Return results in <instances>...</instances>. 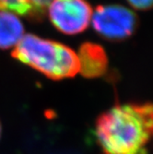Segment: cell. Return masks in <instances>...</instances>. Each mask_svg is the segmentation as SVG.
<instances>
[{
	"mask_svg": "<svg viewBox=\"0 0 153 154\" xmlns=\"http://www.w3.org/2000/svg\"><path fill=\"white\" fill-rule=\"evenodd\" d=\"M0 135H1V125H0Z\"/></svg>",
	"mask_w": 153,
	"mask_h": 154,
	"instance_id": "9c48e42d",
	"label": "cell"
},
{
	"mask_svg": "<svg viewBox=\"0 0 153 154\" xmlns=\"http://www.w3.org/2000/svg\"><path fill=\"white\" fill-rule=\"evenodd\" d=\"M127 2L139 10H148L153 8V0H127Z\"/></svg>",
	"mask_w": 153,
	"mask_h": 154,
	"instance_id": "ba28073f",
	"label": "cell"
},
{
	"mask_svg": "<svg viewBox=\"0 0 153 154\" xmlns=\"http://www.w3.org/2000/svg\"><path fill=\"white\" fill-rule=\"evenodd\" d=\"M49 18L61 32L74 35L84 32L92 17V9L86 0H52Z\"/></svg>",
	"mask_w": 153,
	"mask_h": 154,
	"instance_id": "277c9868",
	"label": "cell"
},
{
	"mask_svg": "<svg viewBox=\"0 0 153 154\" xmlns=\"http://www.w3.org/2000/svg\"><path fill=\"white\" fill-rule=\"evenodd\" d=\"M101 154H148L153 142V103L117 104L95 124Z\"/></svg>",
	"mask_w": 153,
	"mask_h": 154,
	"instance_id": "6da1fadb",
	"label": "cell"
},
{
	"mask_svg": "<svg viewBox=\"0 0 153 154\" xmlns=\"http://www.w3.org/2000/svg\"><path fill=\"white\" fill-rule=\"evenodd\" d=\"M24 36L20 20L11 12L0 11V49L16 46Z\"/></svg>",
	"mask_w": 153,
	"mask_h": 154,
	"instance_id": "8992f818",
	"label": "cell"
},
{
	"mask_svg": "<svg viewBox=\"0 0 153 154\" xmlns=\"http://www.w3.org/2000/svg\"><path fill=\"white\" fill-rule=\"evenodd\" d=\"M51 2L52 0H0V11L36 17L43 15Z\"/></svg>",
	"mask_w": 153,
	"mask_h": 154,
	"instance_id": "52a82bcc",
	"label": "cell"
},
{
	"mask_svg": "<svg viewBox=\"0 0 153 154\" xmlns=\"http://www.w3.org/2000/svg\"><path fill=\"white\" fill-rule=\"evenodd\" d=\"M79 72L89 79L103 76L108 66V59L104 49L97 44H83L78 54Z\"/></svg>",
	"mask_w": 153,
	"mask_h": 154,
	"instance_id": "5b68a950",
	"label": "cell"
},
{
	"mask_svg": "<svg viewBox=\"0 0 153 154\" xmlns=\"http://www.w3.org/2000/svg\"><path fill=\"white\" fill-rule=\"evenodd\" d=\"M92 25L103 38L122 41L134 33L137 26V16L123 6H99L92 14Z\"/></svg>",
	"mask_w": 153,
	"mask_h": 154,
	"instance_id": "3957f363",
	"label": "cell"
},
{
	"mask_svg": "<svg viewBox=\"0 0 153 154\" xmlns=\"http://www.w3.org/2000/svg\"><path fill=\"white\" fill-rule=\"evenodd\" d=\"M12 57L52 79L72 78L79 72L78 54L71 48L34 34L24 35Z\"/></svg>",
	"mask_w": 153,
	"mask_h": 154,
	"instance_id": "7a4b0ae2",
	"label": "cell"
}]
</instances>
